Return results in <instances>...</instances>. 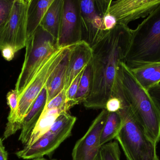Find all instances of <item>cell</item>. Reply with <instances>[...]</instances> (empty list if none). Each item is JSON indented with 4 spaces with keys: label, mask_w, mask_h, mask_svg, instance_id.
Masks as SVG:
<instances>
[{
    "label": "cell",
    "mask_w": 160,
    "mask_h": 160,
    "mask_svg": "<svg viewBox=\"0 0 160 160\" xmlns=\"http://www.w3.org/2000/svg\"><path fill=\"white\" fill-rule=\"evenodd\" d=\"M30 1H14L9 18L0 29V51L9 47L17 53L25 48L27 41V13Z\"/></svg>",
    "instance_id": "9c48e42d"
},
{
    "label": "cell",
    "mask_w": 160,
    "mask_h": 160,
    "mask_svg": "<svg viewBox=\"0 0 160 160\" xmlns=\"http://www.w3.org/2000/svg\"><path fill=\"white\" fill-rule=\"evenodd\" d=\"M7 104L10 111L8 117V123L5 129L4 132H7L11 128L15 121L18 108L19 95L16 89L8 92L6 96Z\"/></svg>",
    "instance_id": "7402d4cb"
},
{
    "label": "cell",
    "mask_w": 160,
    "mask_h": 160,
    "mask_svg": "<svg viewBox=\"0 0 160 160\" xmlns=\"http://www.w3.org/2000/svg\"><path fill=\"white\" fill-rule=\"evenodd\" d=\"M147 92L160 114V83L148 89Z\"/></svg>",
    "instance_id": "484cf974"
},
{
    "label": "cell",
    "mask_w": 160,
    "mask_h": 160,
    "mask_svg": "<svg viewBox=\"0 0 160 160\" xmlns=\"http://www.w3.org/2000/svg\"><path fill=\"white\" fill-rule=\"evenodd\" d=\"M116 79L136 120L148 137L158 144L160 140V114L148 93L122 61Z\"/></svg>",
    "instance_id": "7a4b0ae2"
},
{
    "label": "cell",
    "mask_w": 160,
    "mask_h": 160,
    "mask_svg": "<svg viewBox=\"0 0 160 160\" xmlns=\"http://www.w3.org/2000/svg\"><path fill=\"white\" fill-rule=\"evenodd\" d=\"M121 108L122 103L120 100L117 97L112 96L107 101L105 109L108 112H117Z\"/></svg>",
    "instance_id": "4316f807"
},
{
    "label": "cell",
    "mask_w": 160,
    "mask_h": 160,
    "mask_svg": "<svg viewBox=\"0 0 160 160\" xmlns=\"http://www.w3.org/2000/svg\"><path fill=\"white\" fill-rule=\"evenodd\" d=\"M103 23L105 31L107 32H110L117 25V23L115 18L109 13H107L104 16Z\"/></svg>",
    "instance_id": "83f0119b"
},
{
    "label": "cell",
    "mask_w": 160,
    "mask_h": 160,
    "mask_svg": "<svg viewBox=\"0 0 160 160\" xmlns=\"http://www.w3.org/2000/svg\"><path fill=\"white\" fill-rule=\"evenodd\" d=\"M69 51L52 72L45 85L47 93L46 104L61 93L64 88Z\"/></svg>",
    "instance_id": "ac0fdd59"
},
{
    "label": "cell",
    "mask_w": 160,
    "mask_h": 160,
    "mask_svg": "<svg viewBox=\"0 0 160 160\" xmlns=\"http://www.w3.org/2000/svg\"><path fill=\"white\" fill-rule=\"evenodd\" d=\"M69 48L70 47L57 48L45 59L30 83L19 96L18 108L15 121L11 128L4 132L2 141L21 129L23 119L52 72L69 51Z\"/></svg>",
    "instance_id": "5b68a950"
},
{
    "label": "cell",
    "mask_w": 160,
    "mask_h": 160,
    "mask_svg": "<svg viewBox=\"0 0 160 160\" xmlns=\"http://www.w3.org/2000/svg\"><path fill=\"white\" fill-rule=\"evenodd\" d=\"M62 112L65 111L61 109L43 111L38 122L32 132L29 141L24 147H29L32 145L39 138L47 133L57 117Z\"/></svg>",
    "instance_id": "d6986e66"
},
{
    "label": "cell",
    "mask_w": 160,
    "mask_h": 160,
    "mask_svg": "<svg viewBox=\"0 0 160 160\" xmlns=\"http://www.w3.org/2000/svg\"><path fill=\"white\" fill-rule=\"evenodd\" d=\"M90 79L91 73L89 64L86 67L81 77L78 90L73 101L74 107L78 104L83 103L88 96L90 92Z\"/></svg>",
    "instance_id": "44dd1931"
},
{
    "label": "cell",
    "mask_w": 160,
    "mask_h": 160,
    "mask_svg": "<svg viewBox=\"0 0 160 160\" xmlns=\"http://www.w3.org/2000/svg\"><path fill=\"white\" fill-rule=\"evenodd\" d=\"M58 48L52 36L40 26L27 40L24 62L15 85L19 96L30 83L45 59Z\"/></svg>",
    "instance_id": "8992f818"
},
{
    "label": "cell",
    "mask_w": 160,
    "mask_h": 160,
    "mask_svg": "<svg viewBox=\"0 0 160 160\" xmlns=\"http://www.w3.org/2000/svg\"><path fill=\"white\" fill-rule=\"evenodd\" d=\"M112 0H79L82 40L93 47L108 32L103 23Z\"/></svg>",
    "instance_id": "ba28073f"
},
{
    "label": "cell",
    "mask_w": 160,
    "mask_h": 160,
    "mask_svg": "<svg viewBox=\"0 0 160 160\" xmlns=\"http://www.w3.org/2000/svg\"><path fill=\"white\" fill-rule=\"evenodd\" d=\"M128 68L160 62V4L134 30L123 61Z\"/></svg>",
    "instance_id": "3957f363"
},
{
    "label": "cell",
    "mask_w": 160,
    "mask_h": 160,
    "mask_svg": "<svg viewBox=\"0 0 160 160\" xmlns=\"http://www.w3.org/2000/svg\"><path fill=\"white\" fill-rule=\"evenodd\" d=\"M131 31L127 25L118 24L91 47L90 92L83 103L86 109H105L112 96L119 63L128 53Z\"/></svg>",
    "instance_id": "6da1fadb"
},
{
    "label": "cell",
    "mask_w": 160,
    "mask_h": 160,
    "mask_svg": "<svg viewBox=\"0 0 160 160\" xmlns=\"http://www.w3.org/2000/svg\"><path fill=\"white\" fill-rule=\"evenodd\" d=\"M0 160H8V153L3 144V141L0 137Z\"/></svg>",
    "instance_id": "f546056e"
},
{
    "label": "cell",
    "mask_w": 160,
    "mask_h": 160,
    "mask_svg": "<svg viewBox=\"0 0 160 160\" xmlns=\"http://www.w3.org/2000/svg\"><path fill=\"white\" fill-rule=\"evenodd\" d=\"M129 70L139 84L146 91L160 83V62L145 64Z\"/></svg>",
    "instance_id": "9a60e30c"
},
{
    "label": "cell",
    "mask_w": 160,
    "mask_h": 160,
    "mask_svg": "<svg viewBox=\"0 0 160 160\" xmlns=\"http://www.w3.org/2000/svg\"><path fill=\"white\" fill-rule=\"evenodd\" d=\"M77 120L76 116L71 115L68 112H62L47 133L32 145L29 147H24L23 149L15 154L19 158L25 160H33L50 156L71 136Z\"/></svg>",
    "instance_id": "52a82bcc"
},
{
    "label": "cell",
    "mask_w": 160,
    "mask_h": 160,
    "mask_svg": "<svg viewBox=\"0 0 160 160\" xmlns=\"http://www.w3.org/2000/svg\"><path fill=\"white\" fill-rule=\"evenodd\" d=\"M93 50L91 46L81 40L70 47L64 88L68 89L78 75L90 64Z\"/></svg>",
    "instance_id": "4fadbf2b"
},
{
    "label": "cell",
    "mask_w": 160,
    "mask_h": 160,
    "mask_svg": "<svg viewBox=\"0 0 160 160\" xmlns=\"http://www.w3.org/2000/svg\"><path fill=\"white\" fill-rule=\"evenodd\" d=\"M160 4V0L112 1L108 13L115 18L117 25L128 26L132 21L147 17Z\"/></svg>",
    "instance_id": "8fae6325"
},
{
    "label": "cell",
    "mask_w": 160,
    "mask_h": 160,
    "mask_svg": "<svg viewBox=\"0 0 160 160\" xmlns=\"http://www.w3.org/2000/svg\"><path fill=\"white\" fill-rule=\"evenodd\" d=\"M15 0H0V29L9 18Z\"/></svg>",
    "instance_id": "d4e9b609"
},
{
    "label": "cell",
    "mask_w": 160,
    "mask_h": 160,
    "mask_svg": "<svg viewBox=\"0 0 160 160\" xmlns=\"http://www.w3.org/2000/svg\"><path fill=\"white\" fill-rule=\"evenodd\" d=\"M54 0H31L27 19V40L33 34Z\"/></svg>",
    "instance_id": "2e32d148"
},
{
    "label": "cell",
    "mask_w": 160,
    "mask_h": 160,
    "mask_svg": "<svg viewBox=\"0 0 160 160\" xmlns=\"http://www.w3.org/2000/svg\"><path fill=\"white\" fill-rule=\"evenodd\" d=\"M123 124V118L118 112H108L100 137L99 146L100 147L115 139L120 131Z\"/></svg>",
    "instance_id": "ffe728a7"
},
{
    "label": "cell",
    "mask_w": 160,
    "mask_h": 160,
    "mask_svg": "<svg viewBox=\"0 0 160 160\" xmlns=\"http://www.w3.org/2000/svg\"><path fill=\"white\" fill-rule=\"evenodd\" d=\"M102 160H120V150L117 141L111 142L101 147Z\"/></svg>",
    "instance_id": "603a6c76"
},
{
    "label": "cell",
    "mask_w": 160,
    "mask_h": 160,
    "mask_svg": "<svg viewBox=\"0 0 160 160\" xmlns=\"http://www.w3.org/2000/svg\"><path fill=\"white\" fill-rule=\"evenodd\" d=\"M2 56L6 60L10 61L14 58L16 53L15 51L11 47H7L4 48L1 50Z\"/></svg>",
    "instance_id": "f1b7e54d"
},
{
    "label": "cell",
    "mask_w": 160,
    "mask_h": 160,
    "mask_svg": "<svg viewBox=\"0 0 160 160\" xmlns=\"http://www.w3.org/2000/svg\"><path fill=\"white\" fill-rule=\"evenodd\" d=\"M32 160H48V159H47L45 158L41 157V158H38L34 159H33Z\"/></svg>",
    "instance_id": "1f68e13d"
},
{
    "label": "cell",
    "mask_w": 160,
    "mask_h": 160,
    "mask_svg": "<svg viewBox=\"0 0 160 160\" xmlns=\"http://www.w3.org/2000/svg\"><path fill=\"white\" fill-rule=\"evenodd\" d=\"M47 91L45 87L22 121L19 141L24 146L29 141L32 132L43 113L47 103Z\"/></svg>",
    "instance_id": "5bb4252c"
},
{
    "label": "cell",
    "mask_w": 160,
    "mask_h": 160,
    "mask_svg": "<svg viewBox=\"0 0 160 160\" xmlns=\"http://www.w3.org/2000/svg\"><path fill=\"white\" fill-rule=\"evenodd\" d=\"M81 40L79 0H64L57 46L59 48L71 47Z\"/></svg>",
    "instance_id": "30bf717a"
},
{
    "label": "cell",
    "mask_w": 160,
    "mask_h": 160,
    "mask_svg": "<svg viewBox=\"0 0 160 160\" xmlns=\"http://www.w3.org/2000/svg\"><path fill=\"white\" fill-rule=\"evenodd\" d=\"M103 109L93 120L85 134L76 143L72 151L73 160H93L100 147V137L108 115Z\"/></svg>",
    "instance_id": "7c38bea8"
},
{
    "label": "cell",
    "mask_w": 160,
    "mask_h": 160,
    "mask_svg": "<svg viewBox=\"0 0 160 160\" xmlns=\"http://www.w3.org/2000/svg\"><path fill=\"white\" fill-rule=\"evenodd\" d=\"M57 109H61L65 112L69 111L67 106L66 91L64 89L46 104L43 111Z\"/></svg>",
    "instance_id": "cb8c5ba5"
},
{
    "label": "cell",
    "mask_w": 160,
    "mask_h": 160,
    "mask_svg": "<svg viewBox=\"0 0 160 160\" xmlns=\"http://www.w3.org/2000/svg\"><path fill=\"white\" fill-rule=\"evenodd\" d=\"M118 98L122 103L118 111L123 124L115 139L119 143L128 160H159L157 144L148 136L139 124L123 94Z\"/></svg>",
    "instance_id": "277c9868"
},
{
    "label": "cell",
    "mask_w": 160,
    "mask_h": 160,
    "mask_svg": "<svg viewBox=\"0 0 160 160\" xmlns=\"http://www.w3.org/2000/svg\"><path fill=\"white\" fill-rule=\"evenodd\" d=\"M64 0H54L45 14L40 26L49 33L56 42L62 20Z\"/></svg>",
    "instance_id": "e0dca14e"
},
{
    "label": "cell",
    "mask_w": 160,
    "mask_h": 160,
    "mask_svg": "<svg viewBox=\"0 0 160 160\" xmlns=\"http://www.w3.org/2000/svg\"><path fill=\"white\" fill-rule=\"evenodd\" d=\"M100 150V149H99ZM93 160H102L101 156L100 153V151H99L98 153V155L94 158Z\"/></svg>",
    "instance_id": "4dcf8cb0"
}]
</instances>
